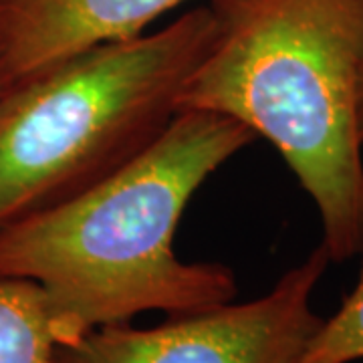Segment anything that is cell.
I'll return each instance as SVG.
<instances>
[{
	"instance_id": "5b68a950",
	"label": "cell",
	"mask_w": 363,
	"mask_h": 363,
	"mask_svg": "<svg viewBox=\"0 0 363 363\" xmlns=\"http://www.w3.org/2000/svg\"><path fill=\"white\" fill-rule=\"evenodd\" d=\"M188 0H0V95L81 52L143 35Z\"/></svg>"
},
{
	"instance_id": "6da1fadb",
	"label": "cell",
	"mask_w": 363,
	"mask_h": 363,
	"mask_svg": "<svg viewBox=\"0 0 363 363\" xmlns=\"http://www.w3.org/2000/svg\"><path fill=\"white\" fill-rule=\"evenodd\" d=\"M255 140L233 117L178 111L113 174L0 230V277L43 286L73 343L142 313L186 315L234 301V272L180 260L174 234L196 190Z\"/></svg>"
},
{
	"instance_id": "277c9868",
	"label": "cell",
	"mask_w": 363,
	"mask_h": 363,
	"mask_svg": "<svg viewBox=\"0 0 363 363\" xmlns=\"http://www.w3.org/2000/svg\"><path fill=\"white\" fill-rule=\"evenodd\" d=\"M317 247L269 293L247 303L172 315L156 327H97L61 345L57 363H297L325 319L311 297L329 267Z\"/></svg>"
},
{
	"instance_id": "3957f363",
	"label": "cell",
	"mask_w": 363,
	"mask_h": 363,
	"mask_svg": "<svg viewBox=\"0 0 363 363\" xmlns=\"http://www.w3.org/2000/svg\"><path fill=\"white\" fill-rule=\"evenodd\" d=\"M212 37L210 6H196L2 93L0 230L75 198L145 150L178 113Z\"/></svg>"
},
{
	"instance_id": "ba28073f",
	"label": "cell",
	"mask_w": 363,
	"mask_h": 363,
	"mask_svg": "<svg viewBox=\"0 0 363 363\" xmlns=\"http://www.w3.org/2000/svg\"><path fill=\"white\" fill-rule=\"evenodd\" d=\"M362 133H363V83H362Z\"/></svg>"
},
{
	"instance_id": "52a82bcc",
	"label": "cell",
	"mask_w": 363,
	"mask_h": 363,
	"mask_svg": "<svg viewBox=\"0 0 363 363\" xmlns=\"http://www.w3.org/2000/svg\"><path fill=\"white\" fill-rule=\"evenodd\" d=\"M363 359V271L331 319H325L297 363H353Z\"/></svg>"
},
{
	"instance_id": "7a4b0ae2",
	"label": "cell",
	"mask_w": 363,
	"mask_h": 363,
	"mask_svg": "<svg viewBox=\"0 0 363 363\" xmlns=\"http://www.w3.org/2000/svg\"><path fill=\"white\" fill-rule=\"evenodd\" d=\"M214 37L178 111L267 138L309 194L331 262L363 252V0H208Z\"/></svg>"
},
{
	"instance_id": "8992f818",
	"label": "cell",
	"mask_w": 363,
	"mask_h": 363,
	"mask_svg": "<svg viewBox=\"0 0 363 363\" xmlns=\"http://www.w3.org/2000/svg\"><path fill=\"white\" fill-rule=\"evenodd\" d=\"M69 343L43 286L0 277V363H57L59 347Z\"/></svg>"
}]
</instances>
